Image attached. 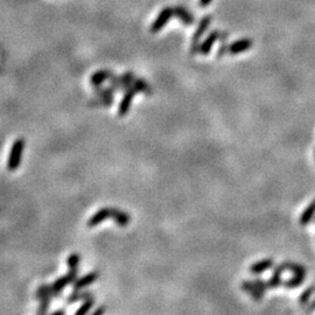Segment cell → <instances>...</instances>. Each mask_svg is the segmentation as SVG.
I'll use <instances>...</instances> for the list:
<instances>
[{"label":"cell","mask_w":315,"mask_h":315,"mask_svg":"<svg viewBox=\"0 0 315 315\" xmlns=\"http://www.w3.org/2000/svg\"><path fill=\"white\" fill-rule=\"evenodd\" d=\"M69 269H70L69 272H68L66 275H63V277H61V278H58L57 280H55V282L52 284L54 298L61 297L63 289L66 288L67 285L75 283L76 279H77L78 266L77 267H69Z\"/></svg>","instance_id":"7a4b0ae2"},{"label":"cell","mask_w":315,"mask_h":315,"mask_svg":"<svg viewBox=\"0 0 315 315\" xmlns=\"http://www.w3.org/2000/svg\"><path fill=\"white\" fill-rule=\"evenodd\" d=\"M99 272H90L86 275L81 277V278L76 279V282L74 283V289H82L88 287L89 285H91L99 279Z\"/></svg>","instance_id":"7c38bea8"},{"label":"cell","mask_w":315,"mask_h":315,"mask_svg":"<svg viewBox=\"0 0 315 315\" xmlns=\"http://www.w3.org/2000/svg\"><path fill=\"white\" fill-rule=\"evenodd\" d=\"M275 267L278 270L282 271L283 273L285 271L292 272L293 274H301V275H306V273H307V271H306L305 267L302 265H299V264H297V263L285 262V263L279 264V265L275 266Z\"/></svg>","instance_id":"5bb4252c"},{"label":"cell","mask_w":315,"mask_h":315,"mask_svg":"<svg viewBox=\"0 0 315 315\" xmlns=\"http://www.w3.org/2000/svg\"><path fill=\"white\" fill-rule=\"evenodd\" d=\"M112 210H113V208H102V209L95 212V214L90 217V220H89V222H88V227L95 228L97 227V225H100L101 223H103L105 220L112 217Z\"/></svg>","instance_id":"8992f818"},{"label":"cell","mask_w":315,"mask_h":315,"mask_svg":"<svg viewBox=\"0 0 315 315\" xmlns=\"http://www.w3.org/2000/svg\"><path fill=\"white\" fill-rule=\"evenodd\" d=\"M112 219L114 220L117 225L119 227H126V225L130 224L131 217L126 214L125 211H122L119 209H113L112 210Z\"/></svg>","instance_id":"e0dca14e"},{"label":"cell","mask_w":315,"mask_h":315,"mask_svg":"<svg viewBox=\"0 0 315 315\" xmlns=\"http://www.w3.org/2000/svg\"><path fill=\"white\" fill-rule=\"evenodd\" d=\"M174 14H175L176 18L179 20H181L186 26H189V25H193L195 18L191 12H189L187 8L184 6H175L174 7Z\"/></svg>","instance_id":"8fae6325"},{"label":"cell","mask_w":315,"mask_h":315,"mask_svg":"<svg viewBox=\"0 0 315 315\" xmlns=\"http://www.w3.org/2000/svg\"><path fill=\"white\" fill-rule=\"evenodd\" d=\"M315 217V200L314 201L310 202L307 208L302 211V214L300 215L299 219V223L302 227H306V225H308L310 223V221H312Z\"/></svg>","instance_id":"9a60e30c"},{"label":"cell","mask_w":315,"mask_h":315,"mask_svg":"<svg viewBox=\"0 0 315 315\" xmlns=\"http://www.w3.org/2000/svg\"><path fill=\"white\" fill-rule=\"evenodd\" d=\"M211 20H212V16L210 14H208V15H204L203 18L201 19V21H200L196 31L194 32L193 39H191V47H190V54L191 55H195V54L199 53L200 45H201V44H200V40H201L203 34L208 31V28H209L210 24H211Z\"/></svg>","instance_id":"3957f363"},{"label":"cell","mask_w":315,"mask_h":315,"mask_svg":"<svg viewBox=\"0 0 315 315\" xmlns=\"http://www.w3.org/2000/svg\"><path fill=\"white\" fill-rule=\"evenodd\" d=\"M103 313H105V308L104 307H100L99 309L93 310L92 315H101V314H103Z\"/></svg>","instance_id":"484cf974"},{"label":"cell","mask_w":315,"mask_h":315,"mask_svg":"<svg viewBox=\"0 0 315 315\" xmlns=\"http://www.w3.org/2000/svg\"><path fill=\"white\" fill-rule=\"evenodd\" d=\"M252 40L251 39H241L238 41H235L232 42V44L229 45V48H228V52L231 54V55H237L240 53H243V52H246V50H249L251 47H252Z\"/></svg>","instance_id":"ba28073f"},{"label":"cell","mask_w":315,"mask_h":315,"mask_svg":"<svg viewBox=\"0 0 315 315\" xmlns=\"http://www.w3.org/2000/svg\"><path fill=\"white\" fill-rule=\"evenodd\" d=\"M113 72L111 70H100L95 72L91 76L90 78V82H91V86L93 88L96 87H101L102 84H103L105 81H110L112 77H113Z\"/></svg>","instance_id":"30bf717a"},{"label":"cell","mask_w":315,"mask_h":315,"mask_svg":"<svg viewBox=\"0 0 315 315\" xmlns=\"http://www.w3.org/2000/svg\"><path fill=\"white\" fill-rule=\"evenodd\" d=\"M314 293V287H308L306 288L304 292L301 293L300 297H299V304L300 305H305L307 304L308 300L310 299V297H312V294Z\"/></svg>","instance_id":"7402d4cb"},{"label":"cell","mask_w":315,"mask_h":315,"mask_svg":"<svg viewBox=\"0 0 315 315\" xmlns=\"http://www.w3.org/2000/svg\"><path fill=\"white\" fill-rule=\"evenodd\" d=\"M242 289L245 292H248L251 296V298L256 301L262 300L263 294L265 293L264 291H262L261 288L257 287L256 284H254L253 282H249V280H245V282L242 283Z\"/></svg>","instance_id":"4fadbf2b"},{"label":"cell","mask_w":315,"mask_h":315,"mask_svg":"<svg viewBox=\"0 0 315 315\" xmlns=\"http://www.w3.org/2000/svg\"><path fill=\"white\" fill-rule=\"evenodd\" d=\"M138 91L137 89H135L133 86H132L130 89H127L126 91H124V96H123V99L121 101V104H119L118 108V114L121 117L125 116V114L129 112V110L131 108L132 101H133L134 96L137 95Z\"/></svg>","instance_id":"5b68a950"},{"label":"cell","mask_w":315,"mask_h":315,"mask_svg":"<svg viewBox=\"0 0 315 315\" xmlns=\"http://www.w3.org/2000/svg\"><path fill=\"white\" fill-rule=\"evenodd\" d=\"M211 2H212V0H200L199 5L204 8V7H207L208 5H210Z\"/></svg>","instance_id":"d4e9b609"},{"label":"cell","mask_w":315,"mask_h":315,"mask_svg":"<svg viewBox=\"0 0 315 315\" xmlns=\"http://www.w3.org/2000/svg\"><path fill=\"white\" fill-rule=\"evenodd\" d=\"M54 315H57V314H66V310L63 309H60V310H55V312L53 313Z\"/></svg>","instance_id":"83f0119b"},{"label":"cell","mask_w":315,"mask_h":315,"mask_svg":"<svg viewBox=\"0 0 315 315\" xmlns=\"http://www.w3.org/2000/svg\"><path fill=\"white\" fill-rule=\"evenodd\" d=\"M93 302H95V298H90V299H88L83 302V305L81 306V307L76 310L75 314L76 315H83L90 312L91 307L93 306Z\"/></svg>","instance_id":"44dd1931"},{"label":"cell","mask_w":315,"mask_h":315,"mask_svg":"<svg viewBox=\"0 0 315 315\" xmlns=\"http://www.w3.org/2000/svg\"><path fill=\"white\" fill-rule=\"evenodd\" d=\"M25 150V140L23 138L16 139L13 143L10 151V155H8L7 160V169L10 172H14L19 168L23 160V154Z\"/></svg>","instance_id":"6da1fadb"},{"label":"cell","mask_w":315,"mask_h":315,"mask_svg":"<svg viewBox=\"0 0 315 315\" xmlns=\"http://www.w3.org/2000/svg\"><path fill=\"white\" fill-rule=\"evenodd\" d=\"M305 277L306 275H301V274H293L291 278L285 280L283 282V285L288 289H293V288H298L299 286H301L302 284L305 282Z\"/></svg>","instance_id":"ac0fdd59"},{"label":"cell","mask_w":315,"mask_h":315,"mask_svg":"<svg viewBox=\"0 0 315 315\" xmlns=\"http://www.w3.org/2000/svg\"><path fill=\"white\" fill-rule=\"evenodd\" d=\"M221 35H222V33L219 32V31L211 32L209 35L207 36V39L204 40L201 45H200L199 53L201 54V55H208V54H209L211 48H212V45H214L217 40L221 39Z\"/></svg>","instance_id":"52a82bcc"},{"label":"cell","mask_w":315,"mask_h":315,"mask_svg":"<svg viewBox=\"0 0 315 315\" xmlns=\"http://www.w3.org/2000/svg\"><path fill=\"white\" fill-rule=\"evenodd\" d=\"M174 15H175L174 14V7H169V6L165 7L164 10H161L160 13L158 14L156 19L153 21V24L150 27V32L158 33L159 31H161V29L166 26V24H167Z\"/></svg>","instance_id":"277c9868"},{"label":"cell","mask_w":315,"mask_h":315,"mask_svg":"<svg viewBox=\"0 0 315 315\" xmlns=\"http://www.w3.org/2000/svg\"><path fill=\"white\" fill-rule=\"evenodd\" d=\"M273 266H274L273 259L265 258V259H262V261L252 264V265L250 266L249 271H250L251 274H261V273H263V272L272 269Z\"/></svg>","instance_id":"9c48e42d"},{"label":"cell","mask_w":315,"mask_h":315,"mask_svg":"<svg viewBox=\"0 0 315 315\" xmlns=\"http://www.w3.org/2000/svg\"><path fill=\"white\" fill-rule=\"evenodd\" d=\"M282 273H283L282 271L277 269L275 266H273V272H272V275L270 277V279L267 280L269 288H278L280 285H283Z\"/></svg>","instance_id":"d6986e66"},{"label":"cell","mask_w":315,"mask_h":315,"mask_svg":"<svg viewBox=\"0 0 315 315\" xmlns=\"http://www.w3.org/2000/svg\"><path fill=\"white\" fill-rule=\"evenodd\" d=\"M253 283L256 284L257 287L261 288L264 292H266V289H269V284H267V282H264L262 279H256Z\"/></svg>","instance_id":"cb8c5ba5"},{"label":"cell","mask_w":315,"mask_h":315,"mask_svg":"<svg viewBox=\"0 0 315 315\" xmlns=\"http://www.w3.org/2000/svg\"><path fill=\"white\" fill-rule=\"evenodd\" d=\"M67 265L69 267H77L80 265V256L78 254H71L67 259Z\"/></svg>","instance_id":"603a6c76"},{"label":"cell","mask_w":315,"mask_h":315,"mask_svg":"<svg viewBox=\"0 0 315 315\" xmlns=\"http://www.w3.org/2000/svg\"><path fill=\"white\" fill-rule=\"evenodd\" d=\"M315 309V300L312 302V304H310V306H309V308L307 309L308 312H313V310Z\"/></svg>","instance_id":"4316f807"},{"label":"cell","mask_w":315,"mask_h":315,"mask_svg":"<svg viewBox=\"0 0 315 315\" xmlns=\"http://www.w3.org/2000/svg\"><path fill=\"white\" fill-rule=\"evenodd\" d=\"M90 298H93V294L91 292H81V289H75L74 292L71 293V294L67 298L66 302L67 304H75V302L77 301H86L88 299H90Z\"/></svg>","instance_id":"2e32d148"},{"label":"cell","mask_w":315,"mask_h":315,"mask_svg":"<svg viewBox=\"0 0 315 315\" xmlns=\"http://www.w3.org/2000/svg\"><path fill=\"white\" fill-rule=\"evenodd\" d=\"M133 87H134L135 89H137V91H138V92L146 93V95H151V93H152L151 87L148 86V83H147L145 80L135 78V80H134V82H133Z\"/></svg>","instance_id":"ffe728a7"}]
</instances>
